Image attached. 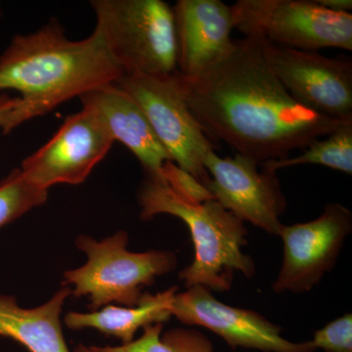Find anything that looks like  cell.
I'll list each match as a JSON object with an SVG mask.
<instances>
[{
  "mask_svg": "<svg viewBox=\"0 0 352 352\" xmlns=\"http://www.w3.org/2000/svg\"><path fill=\"white\" fill-rule=\"evenodd\" d=\"M259 164L236 153L221 157L208 153L204 166L210 175L206 187L226 210L241 221L249 222L271 235H278L283 223L287 200L276 171L258 170Z\"/></svg>",
  "mask_w": 352,
  "mask_h": 352,
  "instance_id": "9",
  "label": "cell"
},
{
  "mask_svg": "<svg viewBox=\"0 0 352 352\" xmlns=\"http://www.w3.org/2000/svg\"><path fill=\"white\" fill-rule=\"evenodd\" d=\"M72 291L64 286L43 305L23 308L12 296L0 295V337L30 352H71L62 330L63 305Z\"/></svg>",
  "mask_w": 352,
  "mask_h": 352,
  "instance_id": "15",
  "label": "cell"
},
{
  "mask_svg": "<svg viewBox=\"0 0 352 352\" xmlns=\"http://www.w3.org/2000/svg\"><path fill=\"white\" fill-rule=\"evenodd\" d=\"M127 243L124 231L100 242L80 236L76 245L87 254V263L65 272L64 286L73 285L72 293L78 298L88 296L94 309L112 302L135 307L143 296V287L175 270L177 259L166 251L129 252Z\"/></svg>",
  "mask_w": 352,
  "mask_h": 352,
  "instance_id": "5",
  "label": "cell"
},
{
  "mask_svg": "<svg viewBox=\"0 0 352 352\" xmlns=\"http://www.w3.org/2000/svg\"><path fill=\"white\" fill-rule=\"evenodd\" d=\"M351 230V212L338 203L329 204L311 221L283 224L278 234L283 241V263L273 291L309 292L333 270Z\"/></svg>",
  "mask_w": 352,
  "mask_h": 352,
  "instance_id": "10",
  "label": "cell"
},
{
  "mask_svg": "<svg viewBox=\"0 0 352 352\" xmlns=\"http://www.w3.org/2000/svg\"><path fill=\"white\" fill-rule=\"evenodd\" d=\"M98 34L127 76L177 72L173 7L163 0H94Z\"/></svg>",
  "mask_w": 352,
  "mask_h": 352,
  "instance_id": "4",
  "label": "cell"
},
{
  "mask_svg": "<svg viewBox=\"0 0 352 352\" xmlns=\"http://www.w3.org/2000/svg\"><path fill=\"white\" fill-rule=\"evenodd\" d=\"M113 144V140L87 111L69 116L52 138L23 161L25 179L39 188L78 185L85 182Z\"/></svg>",
  "mask_w": 352,
  "mask_h": 352,
  "instance_id": "11",
  "label": "cell"
},
{
  "mask_svg": "<svg viewBox=\"0 0 352 352\" xmlns=\"http://www.w3.org/2000/svg\"><path fill=\"white\" fill-rule=\"evenodd\" d=\"M162 176L170 188L184 200L195 204L214 200L212 192L205 185L173 162L164 163L162 168Z\"/></svg>",
  "mask_w": 352,
  "mask_h": 352,
  "instance_id": "21",
  "label": "cell"
},
{
  "mask_svg": "<svg viewBox=\"0 0 352 352\" xmlns=\"http://www.w3.org/2000/svg\"><path fill=\"white\" fill-rule=\"evenodd\" d=\"M319 6L337 13H351V0H315Z\"/></svg>",
  "mask_w": 352,
  "mask_h": 352,
  "instance_id": "23",
  "label": "cell"
},
{
  "mask_svg": "<svg viewBox=\"0 0 352 352\" xmlns=\"http://www.w3.org/2000/svg\"><path fill=\"white\" fill-rule=\"evenodd\" d=\"M19 97H11L8 94H0V129L6 122L7 116L19 103Z\"/></svg>",
  "mask_w": 352,
  "mask_h": 352,
  "instance_id": "22",
  "label": "cell"
},
{
  "mask_svg": "<svg viewBox=\"0 0 352 352\" xmlns=\"http://www.w3.org/2000/svg\"><path fill=\"white\" fill-rule=\"evenodd\" d=\"M173 11L182 78L200 75L233 47L231 6L220 0H178Z\"/></svg>",
  "mask_w": 352,
  "mask_h": 352,
  "instance_id": "13",
  "label": "cell"
},
{
  "mask_svg": "<svg viewBox=\"0 0 352 352\" xmlns=\"http://www.w3.org/2000/svg\"><path fill=\"white\" fill-rule=\"evenodd\" d=\"M47 198V190L32 184L20 168H14L0 182V228L43 205Z\"/></svg>",
  "mask_w": 352,
  "mask_h": 352,
  "instance_id": "19",
  "label": "cell"
},
{
  "mask_svg": "<svg viewBox=\"0 0 352 352\" xmlns=\"http://www.w3.org/2000/svg\"><path fill=\"white\" fill-rule=\"evenodd\" d=\"M162 331L163 324H153L129 344L90 349L94 352H214L212 342L194 329L176 328L164 333Z\"/></svg>",
  "mask_w": 352,
  "mask_h": 352,
  "instance_id": "18",
  "label": "cell"
},
{
  "mask_svg": "<svg viewBox=\"0 0 352 352\" xmlns=\"http://www.w3.org/2000/svg\"><path fill=\"white\" fill-rule=\"evenodd\" d=\"M2 14H3V11H2L1 3H0V19H1Z\"/></svg>",
  "mask_w": 352,
  "mask_h": 352,
  "instance_id": "25",
  "label": "cell"
},
{
  "mask_svg": "<svg viewBox=\"0 0 352 352\" xmlns=\"http://www.w3.org/2000/svg\"><path fill=\"white\" fill-rule=\"evenodd\" d=\"M177 291V287L175 286L155 295L143 294L138 305L132 307L109 305L103 309L87 314L69 312L64 322L67 327L73 330L95 329L122 340V344H129L139 329L170 320Z\"/></svg>",
  "mask_w": 352,
  "mask_h": 352,
  "instance_id": "16",
  "label": "cell"
},
{
  "mask_svg": "<svg viewBox=\"0 0 352 352\" xmlns=\"http://www.w3.org/2000/svg\"><path fill=\"white\" fill-rule=\"evenodd\" d=\"M80 100L82 110L96 118L113 142L120 141L138 157L146 175H162L164 163L173 162L145 113L117 83L95 88L82 94Z\"/></svg>",
  "mask_w": 352,
  "mask_h": 352,
  "instance_id": "14",
  "label": "cell"
},
{
  "mask_svg": "<svg viewBox=\"0 0 352 352\" xmlns=\"http://www.w3.org/2000/svg\"><path fill=\"white\" fill-rule=\"evenodd\" d=\"M264 41L244 36L195 78L177 73L185 101L208 138L258 164L287 159L346 122L298 103L266 63Z\"/></svg>",
  "mask_w": 352,
  "mask_h": 352,
  "instance_id": "1",
  "label": "cell"
},
{
  "mask_svg": "<svg viewBox=\"0 0 352 352\" xmlns=\"http://www.w3.org/2000/svg\"><path fill=\"white\" fill-rule=\"evenodd\" d=\"M234 29L291 50H352V14L311 0H239L231 6Z\"/></svg>",
  "mask_w": 352,
  "mask_h": 352,
  "instance_id": "6",
  "label": "cell"
},
{
  "mask_svg": "<svg viewBox=\"0 0 352 352\" xmlns=\"http://www.w3.org/2000/svg\"><path fill=\"white\" fill-rule=\"evenodd\" d=\"M122 76L96 32L69 41L58 21L51 20L32 34H16L0 55V90L20 92V101L1 131L10 133L65 102L117 83Z\"/></svg>",
  "mask_w": 352,
  "mask_h": 352,
  "instance_id": "2",
  "label": "cell"
},
{
  "mask_svg": "<svg viewBox=\"0 0 352 352\" xmlns=\"http://www.w3.org/2000/svg\"><path fill=\"white\" fill-rule=\"evenodd\" d=\"M325 139H317L298 156L261 163L264 168L272 171L300 166L319 164L332 170L352 175V120L342 122Z\"/></svg>",
  "mask_w": 352,
  "mask_h": 352,
  "instance_id": "17",
  "label": "cell"
},
{
  "mask_svg": "<svg viewBox=\"0 0 352 352\" xmlns=\"http://www.w3.org/2000/svg\"><path fill=\"white\" fill-rule=\"evenodd\" d=\"M138 201L142 219L166 214L178 217L188 226L195 258L179 273V279L187 288L200 285L212 291H228L236 273L251 278L256 272L254 261L242 251L248 235L244 222L219 201L195 204L184 200L162 175H146Z\"/></svg>",
  "mask_w": 352,
  "mask_h": 352,
  "instance_id": "3",
  "label": "cell"
},
{
  "mask_svg": "<svg viewBox=\"0 0 352 352\" xmlns=\"http://www.w3.org/2000/svg\"><path fill=\"white\" fill-rule=\"evenodd\" d=\"M263 51L271 71L298 103L325 117L352 120L351 58L326 57L266 41Z\"/></svg>",
  "mask_w": 352,
  "mask_h": 352,
  "instance_id": "8",
  "label": "cell"
},
{
  "mask_svg": "<svg viewBox=\"0 0 352 352\" xmlns=\"http://www.w3.org/2000/svg\"><path fill=\"white\" fill-rule=\"evenodd\" d=\"M74 352H94L90 349V346H85L83 344H78V346H76L75 351Z\"/></svg>",
  "mask_w": 352,
  "mask_h": 352,
  "instance_id": "24",
  "label": "cell"
},
{
  "mask_svg": "<svg viewBox=\"0 0 352 352\" xmlns=\"http://www.w3.org/2000/svg\"><path fill=\"white\" fill-rule=\"evenodd\" d=\"M117 85L138 104L173 163L206 186L210 175L204 161L215 146L190 111L177 72L161 76L124 75Z\"/></svg>",
  "mask_w": 352,
  "mask_h": 352,
  "instance_id": "7",
  "label": "cell"
},
{
  "mask_svg": "<svg viewBox=\"0 0 352 352\" xmlns=\"http://www.w3.org/2000/svg\"><path fill=\"white\" fill-rule=\"evenodd\" d=\"M183 324L208 329L235 351L238 347L263 352H314L310 340L293 342L282 337V328L254 310L220 302L207 287L193 286L177 293L171 309Z\"/></svg>",
  "mask_w": 352,
  "mask_h": 352,
  "instance_id": "12",
  "label": "cell"
},
{
  "mask_svg": "<svg viewBox=\"0 0 352 352\" xmlns=\"http://www.w3.org/2000/svg\"><path fill=\"white\" fill-rule=\"evenodd\" d=\"M310 342L316 351L352 352L351 314L342 315L317 330Z\"/></svg>",
  "mask_w": 352,
  "mask_h": 352,
  "instance_id": "20",
  "label": "cell"
}]
</instances>
